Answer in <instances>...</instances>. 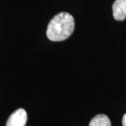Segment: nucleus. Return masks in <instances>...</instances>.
I'll use <instances>...</instances> for the list:
<instances>
[{
    "mask_svg": "<svg viewBox=\"0 0 126 126\" xmlns=\"http://www.w3.org/2000/svg\"><path fill=\"white\" fill-rule=\"evenodd\" d=\"M75 23L72 15L62 12L55 16L48 25L46 34L53 41H61L69 38L74 30Z\"/></svg>",
    "mask_w": 126,
    "mask_h": 126,
    "instance_id": "f257e3e1",
    "label": "nucleus"
},
{
    "mask_svg": "<svg viewBox=\"0 0 126 126\" xmlns=\"http://www.w3.org/2000/svg\"><path fill=\"white\" fill-rule=\"evenodd\" d=\"M27 120V115L25 110L18 109L9 116L6 126H25Z\"/></svg>",
    "mask_w": 126,
    "mask_h": 126,
    "instance_id": "f03ea898",
    "label": "nucleus"
},
{
    "mask_svg": "<svg viewBox=\"0 0 126 126\" xmlns=\"http://www.w3.org/2000/svg\"><path fill=\"white\" fill-rule=\"evenodd\" d=\"M113 18L122 21L126 18V0H116L112 6Z\"/></svg>",
    "mask_w": 126,
    "mask_h": 126,
    "instance_id": "7ed1b4c3",
    "label": "nucleus"
},
{
    "mask_svg": "<svg viewBox=\"0 0 126 126\" xmlns=\"http://www.w3.org/2000/svg\"><path fill=\"white\" fill-rule=\"evenodd\" d=\"M89 126H111V121L107 116L99 114L90 121Z\"/></svg>",
    "mask_w": 126,
    "mask_h": 126,
    "instance_id": "20e7f679",
    "label": "nucleus"
},
{
    "mask_svg": "<svg viewBox=\"0 0 126 126\" xmlns=\"http://www.w3.org/2000/svg\"><path fill=\"white\" fill-rule=\"evenodd\" d=\"M122 124H123V126H126V113L124 114V116L123 117V119H122Z\"/></svg>",
    "mask_w": 126,
    "mask_h": 126,
    "instance_id": "39448f33",
    "label": "nucleus"
}]
</instances>
